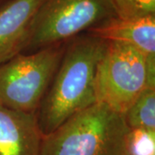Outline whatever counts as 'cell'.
Instances as JSON below:
<instances>
[{"mask_svg": "<svg viewBox=\"0 0 155 155\" xmlns=\"http://www.w3.org/2000/svg\"><path fill=\"white\" fill-rule=\"evenodd\" d=\"M116 17L139 19L155 16V0H113Z\"/></svg>", "mask_w": 155, "mask_h": 155, "instance_id": "obj_11", "label": "cell"}, {"mask_svg": "<svg viewBox=\"0 0 155 155\" xmlns=\"http://www.w3.org/2000/svg\"><path fill=\"white\" fill-rule=\"evenodd\" d=\"M128 128L155 131V88L147 87L123 114Z\"/></svg>", "mask_w": 155, "mask_h": 155, "instance_id": "obj_9", "label": "cell"}, {"mask_svg": "<svg viewBox=\"0 0 155 155\" xmlns=\"http://www.w3.org/2000/svg\"><path fill=\"white\" fill-rule=\"evenodd\" d=\"M107 42L85 32L67 41L61 63L36 111L43 137L97 103V72Z\"/></svg>", "mask_w": 155, "mask_h": 155, "instance_id": "obj_1", "label": "cell"}, {"mask_svg": "<svg viewBox=\"0 0 155 155\" xmlns=\"http://www.w3.org/2000/svg\"><path fill=\"white\" fill-rule=\"evenodd\" d=\"M115 17L113 0H42L30 22L22 53L67 42Z\"/></svg>", "mask_w": 155, "mask_h": 155, "instance_id": "obj_4", "label": "cell"}, {"mask_svg": "<svg viewBox=\"0 0 155 155\" xmlns=\"http://www.w3.org/2000/svg\"><path fill=\"white\" fill-rule=\"evenodd\" d=\"M128 130L122 114L96 103L44 136L41 155H124Z\"/></svg>", "mask_w": 155, "mask_h": 155, "instance_id": "obj_2", "label": "cell"}, {"mask_svg": "<svg viewBox=\"0 0 155 155\" xmlns=\"http://www.w3.org/2000/svg\"><path fill=\"white\" fill-rule=\"evenodd\" d=\"M42 139L36 113L0 105V155H41Z\"/></svg>", "mask_w": 155, "mask_h": 155, "instance_id": "obj_6", "label": "cell"}, {"mask_svg": "<svg viewBox=\"0 0 155 155\" xmlns=\"http://www.w3.org/2000/svg\"><path fill=\"white\" fill-rule=\"evenodd\" d=\"M147 87L155 88V58L131 45L108 41L97 72V103L123 115Z\"/></svg>", "mask_w": 155, "mask_h": 155, "instance_id": "obj_3", "label": "cell"}, {"mask_svg": "<svg viewBox=\"0 0 155 155\" xmlns=\"http://www.w3.org/2000/svg\"><path fill=\"white\" fill-rule=\"evenodd\" d=\"M67 42L22 53L0 65V105L36 113L61 63Z\"/></svg>", "mask_w": 155, "mask_h": 155, "instance_id": "obj_5", "label": "cell"}, {"mask_svg": "<svg viewBox=\"0 0 155 155\" xmlns=\"http://www.w3.org/2000/svg\"><path fill=\"white\" fill-rule=\"evenodd\" d=\"M85 33L107 41L131 45L149 58H155V16L139 19L111 17Z\"/></svg>", "mask_w": 155, "mask_h": 155, "instance_id": "obj_8", "label": "cell"}, {"mask_svg": "<svg viewBox=\"0 0 155 155\" xmlns=\"http://www.w3.org/2000/svg\"><path fill=\"white\" fill-rule=\"evenodd\" d=\"M41 1H0V65L22 53L30 22Z\"/></svg>", "mask_w": 155, "mask_h": 155, "instance_id": "obj_7", "label": "cell"}, {"mask_svg": "<svg viewBox=\"0 0 155 155\" xmlns=\"http://www.w3.org/2000/svg\"><path fill=\"white\" fill-rule=\"evenodd\" d=\"M124 155H155V131L129 128L125 140Z\"/></svg>", "mask_w": 155, "mask_h": 155, "instance_id": "obj_10", "label": "cell"}, {"mask_svg": "<svg viewBox=\"0 0 155 155\" xmlns=\"http://www.w3.org/2000/svg\"><path fill=\"white\" fill-rule=\"evenodd\" d=\"M0 1H2V0H0Z\"/></svg>", "mask_w": 155, "mask_h": 155, "instance_id": "obj_12", "label": "cell"}]
</instances>
